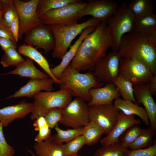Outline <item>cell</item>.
Wrapping results in <instances>:
<instances>
[{
	"mask_svg": "<svg viewBox=\"0 0 156 156\" xmlns=\"http://www.w3.org/2000/svg\"><path fill=\"white\" fill-rule=\"evenodd\" d=\"M18 51L20 54L35 62L49 77L53 79L54 83L59 84V81L54 77L51 72L48 61L36 48L25 44L19 47Z\"/></svg>",
	"mask_w": 156,
	"mask_h": 156,
	"instance_id": "7402d4cb",
	"label": "cell"
},
{
	"mask_svg": "<svg viewBox=\"0 0 156 156\" xmlns=\"http://www.w3.org/2000/svg\"><path fill=\"white\" fill-rule=\"evenodd\" d=\"M121 58L118 51H112L101 59L93 71L100 83L105 85L113 83L119 76Z\"/></svg>",
	"mask_w": 156,
	"mask_h": 156,
	"instance_id": "7c38bea8",
	"label": "cell"
},
{
	"mask_svg": "<svg viewBox=\"0 0 156 156\" xmlns=\"http://www.w3.org/2000/svg\"><path fill=\"white\" fill-rule=\"evenodd\" d=\"M135 19L129 4L123 3L106 20L112 38L113 51H118L123 36L132 31Z\"/></svg>",
	"mask_w": 156,
	"mask_h": 156,
	"instance_id": "5b68a950",
	"label": "cell"
},
{
	"mask_svg": "<svg viewBox=\"0 0 156 156\" xmlns=\"http://www.w3.org/2000/svg\"><path fill=\"white\" fill-rule=\"evenodd\" d=\"M136 104H142L148 115L150 127L156 130V104L148 89V83L133 87Z\"/></svg>",
	"mask_w": 156,
	"mask_h": 156,
	"instance_id": "9a60e30c",
	"label": "cell"
},
{
	"mask_svg": "<svg viewBox=\"0 0 156 156\" xmlns=\"http://www.w3.org/2000/svg\"><path fill=\"white\" fill-rule=\"evenodd\" d=\"M118 52L122 58L136 60L156 74V41L131 31L122 38Z\"/></svg>",
	"mask_w": 156,
	"mask_h": 156,
	"instance_id": "7a4b0ae2",
	"label": "cell"
},
{
	"mask_svg": "<svg viewBox=\"0 0 156 156\" xmlns=\"http://www.w3.org/2000/svg\"><path fill=\"white\" fill-rule=\"evenodd\" d=\"M89 107L82 99L76 97L62 109V118L60 123L68 127H83L90 122Z\"/></svg>",
	"mask_w": 156,
	"mask_h": 156,
	"instance_id": "52a82bcc",
	"label": "cell"
},
{
	"mask_svg": "<svg viewBox=\"0 0 156 156\" xmlns=\"http://www.w3.org/2000/svg\"><path fill=\"white\" fill-rule=\"evenodd\" d=\"M143 129L138 125L131 126L119 137L118 141L120 144L123 147L128 148L129 146L140 135Z\"/></svg>",
	"mask_w": 156,
	"mask_h": 156,
	"instance_id": "d6a6232c",
	"label": "cell"
},
{
	"mask_svg": "<svg viewBox=\"0 0 156 156\" xmlns=\"http://www.w3.org/2000/svg\"><path fill=\"white\" fill-rule=\"evenodd\" d=\"M119 112L113 103L92 106L89 107L90 121L100 127L107 136L117 123Z\"/></svg>",
	"mask_w": 156,
	"mask_h": 156,
	"instance_id": "8fae6325",
	"label": "cell"
},
{
	"mask_svg": "<svg viewBox=\"0 0 156 156\" xmlns=\"http://www.w3.org/2000/svg\"><path fill=\"white\" fill-rule=\"evenodd\" d=\"M54 82L51 78L44 79H30L21 88L13 94L6 99L21 97L33 98L41 91L50 92L54 90L53 84Z\"/></svg>",
	"mask_w": 156,
	"mask_h": 156,
	"instance_id": "2e32d148",
	"label": "cell"
},
{
	"mask_svg": "<svg viewBox=\"0 0 156 156\" xmlns=\"http://www.w3.org/2000/svg\"><path fill=\"white\" fill-rule=\"evenodd\" d=\"M32 109V103L25 100L0 109V122L3 127H6L14 120L25 118L31 113Z\"/></svg>",
	"mask_w": 156,
	"mask_h": 156,
	"instance_id": "e0dca14e",
	"label": "cell"
},
{
	"mask_svg": "<svg viewBox=\"0 0 156 156\" xmlns=\"http://www.w3.org/2000/svg\"><path fill=\"white\" fill-rule=\"evenodd\" d=\"M153 75L147 67L140 62L133 59L121 58L119 76L131 82L133 87L148 83Z\"/></svg>",
	"mask_w": 156,
	"mask_h": 156,
	"instance_id": "9c48e42d",
	"label": "cell"
},
{
	"mask_svg": "<svg viewBox=\"0 0 156 156\" xmlns=\"http://www.w3.org/2000/svg\"><path fill=\"white\" fill-rule=\"evenodd\" d=\"M3 8L1 16V22L9 27L12 20L18 15L16 7L13 0H2Z\"/></svg>",
	"mask_w": 156,
	"mask_h": 156,
	"instance_id": "d590c367",
	"label": "cell"
},
{
	"mask_svg": "<svg viewBox=\"0 0 156 156\" xmlns=\"http://www.w3.org/2000/svg\"><path fill=\"white\" fill-rule=\"evenodd\" d=\"M0 62L4 67L10 66H16L25 61L23 58L14 48H9L5 51Z\"/></svg>",
	"mask_w": 156,
	"mask_h": 156,
	"instance_id": "e575fe53",
	"label": "cell"
},
{
	"mask_svg": "<svg viewBox=\"0 0 156 156\" xmlns=\"http://www.w3.org/2000/svg\"><path fill=\"white\" fill-rule=\"evenodd\" d=\"M132 31L136 34L156 41V16L149 15L135 18Z\"/></svg>",
	"mask_w": 156,
	"mask_h": 156,
	"instance_id": "44dd1931",
	"label": "cell"
},
{
	"mask_svg": "<svg viewBox=\"0 0 156 156\" xmlns=\"http://www.w3.org/2000/svg\"><path fill=\"white\" fill-rule=\"evenodd\" d=\"M118 6L112 0H89L86 5L79 11L78 17L79 20L84 16L90 15L102 22L106 21Z\"/></svg>",
	"mask_w": 156,
	"mask_h": 156,
	"instance_id": "5bb4252c",
	"label": "cell"
},
{
	"mask_svg": "<svg viewBox=\"0 0 156 156\" xmlns=\"http://www.w3.org/2000/svg\"><path fill=\"white\" fill-rule=\"evenodd\" d=\"M156 134V131L150 126L147 129H144L142 133L128 148L131 150L143 149L151 146L153 143V138Z\"/></svg>",
	"mask_w": 156,
	"mask_h": 156,
	"instance_id": "83f0119b",
	"label": "cell"
},
{
	"mask_svg": "<svg viewBox=\"0 0 156 156\" xmlns=\"http://www.w3.org/2000/svg\"><path fill=\"white\" fill-rule=\"evenodd\" d=\"M141 122L135 118L134 115H127L120 111L118 120L114 127L107 136L100 139L102 146H107L118 141L120 136L129 127Z\"/></svg>",
	"mask_w": 156,
	"mask_h": 156,
	"instance_id": "ac0fdd59",
	"label": "cell"
},
{
	"mask_svg": "<svg viewBox=\"0 0 156 156\" xmlns=\"http://www.w3.org/2000/svg\"><path fill=\"white\" fill-rule=\"evenodd\" d=\"M68 156H82L78 154V153H77V154H75L73 155Z\"/></svg>",
	"mask_w": 156,
	"mask_h": 156,
	"instance_id": "7dc6e473",
	"label": "cell"
},
{
	"mask_svg": "<svg viewBox=\"0 0 156 156\" xmlns=\"http://www.w3.org/2000/svg\"><path fill=\"white\" fill-rule=\"evenodd\" d=\"M58 80L60 89H68L73 96L81 98L88 102L91 100L90 90L103 85L93 71L81 73L73 68L70 64L63 71Z\"/></svg>",
	"mask_w": 156,
	"mask_h": 156,
	"instance_id": "3957f363",
	"label": "cell"
},
{
	"mask_svg": "<svg viewBox=\"0 0 156 156\" xmlns=\"http://www.w3.org/2000/svg\"><path fill=\"white\" fill-rule=\"evenodd\" d=\"M85 145L83 135L66 143L62 146V151L64 156H68L78 153L79 150Z\"/></svg>",
	"mask_w": 156,
	"mask_h": 156,
	"instance_id": "8d00e7d4",
	"label": "cell"
},
{
	"mask_svg": "<svg viewBox=\"0 0 156 156\" xmlns=\"http://www.w3.org/2000/svg\"><path fill=\"white\" fill-rule=\"evenodd\" d=\"M111 35L106 22H102L80 44L70 64L79 72L93 71L101 59L112 46Z\"/></svg>",
	"mask_w": 156,
	"mask_h": 156,
	"instance_id": "6da1fadb",
	"label": "cell"
},
{
	"mask_svg": "<svg viewBox=\"0 0 156 156\" xmlns=\"http://www.w3.org/2000/svg\"><path fill=\"white\" fill-rule=\"evenodd\" d=\"M0 37L8 38L17 43L8 27L0 22Z\"/></svg>",
	"mask_w": 156,
	"mask_h": 156,
	"instance_id": "b9f144b4",
	"label": "cell"
},
{
	"mask_svg": "<svg viewBox=\"0 0 156 156\" xmlns=\"http://www.w3.org/2000/svg\"><path fill=\"white\" fill-rule=\"evenodd\" d=\"M113 83L117 88L122 99L130 100L136 104V101L133 94V87L131 82L118 76Z\"/></svg>",
	"mask_w": 156,
	"mask_h": 156,
	"instance_id": "f546056e",
	"label": "cell"
},
{
	"mask_svg": "<svg viewBox=\"0 0 156 156\" xmlns=\"http://www.w3.org/2000/svg\"><path fill=\"white\" fill-rule=\"evenodd\" d=\"M114 107L127 115H136L138 116L146 126L149 125V119L144 109L129 100L118 98L115 100Z\"/></svg>",
	"mask_w": 156,
	"mask_h": 156,
	"instance_id": "d4e9b609",
	"label": "cell"
},
{
	"mask_svg": "<svg viewBox=\"0 0 156 156\" xmlns=\"http://www.w3.org/2000/svg\"><path fill=\"white\" fill-rule=\"evenodd\" d=\"M33 126L38 134L34 138L36 142L46 140L51 136V131L44 116H40L34 120Z\"/></svg>",
	"mask_w": 156,
	"mask_h": 156,
	"instance_id": "836d02e7",
	"label": "cell"
},
{
	"mask_svg": "<svg viewBox=\"0 0 156 156\" xmlns=\"http://www.w3.org/2000/svg\"><path fill=\"white\" fill-rule=\"evenodd\" d=\"M63 145L56 142L51 136L44 141L36 142L33 148L37 156H64Z\"/></svg>",
	"mask_w": 156,
	"mask_h": 156,
	"instance_id": "cb8c5ba5",
	"label": "cell"
},
{
	"mask_svg": "<svg viewBox=\"0 0 156 156\" xmlns=\"http://www.w3.org/2000/svg\"><path fill=\"white\" fill-rule=\"evenodd\" d=\"M15 75L21 77L29 78L30 79H44L49 76L38 70L34 65L33 61L26 57L25 61L16 66L14 70L2 74L3 75Z\"/></svg>",
	"mask_w": 156,
	"mask_h": 156,
	"instance_id": "603a6c76",
	"label": "cell"
},
{
	"mask_svg": "<svg viewBox=\"0 0 156 156\" xmlns=\"http://www.w3.org/2000/svg\"><path fill=\"white\" fill-rule=\"evenodd\" d=\"M87 3L78 0L61 8L49 10L40 18L43 24L48 25L60 24L70 25L77 23L79 11Z\"/></svg>",
	"mask_w": 156,
	"mask_h": 156,
	"instance_id": "ba28073f",
	"label": "cell"
},
{
	"mask_svg": "<svg viewBox=\"0 0 156 156\" xmlns=\"http://www.w3.org/2000/svg\"><path fill=\"white\" fill-rule=\"evenodd\" d=\"M62 109L59 108H52L44 116L51 129L54 128L61 121L62 118Z\"/></svg>",
	"mask_w": 156,
	"mask_h": 156,
	"instance_id": "74e56055",
	"label": "cell"
},
{
	"mask_svg": "<svg viewBox=\"0 0 156 156\" xmlns=\"http://www.w3.org/2000/svg\"><path fill=\"white\" fill-rule=\"evenodd\" d=\"M96 27L91 26L84 29L78 39L74 44L70 46V49L64 55L60 63L57 66L51 68V71L52 75L56 79L58 80L63 71L70 64V62H71L75 57L82 42L88 35L95 30Z\"/></svg>",
	"mask_w": 156,
	"mask_h": 156,
	"instance_id": "ffe728a7",
	"label": "cell"
},
{
	"mask_svg": "<svg viewBox=\"0 0 156 156\" xmlns=\"http://www.w3.org/2000/svg\"><path fill=\"white\" fill-rule=\"evenodd\" d=\"M3 2L2 0H0V22H1V16L3 8Z\"/></svg>",
	"mask_w": 156,
	"mask_h": 156,
	"instance_id": "f6af8a7d",
	"label": "cell"
},
{
	"mask_svg": "<svg viewBox=\"0 0 156 156\" xmlns=\"http://www.w3.org/2000/svg\"><path fill=\"white\" fill-rule=\"evenodd\" d=\"M129 150L122 147L118 141L107 146H102L95 151L93 156H126Z\"/></svg>",
	"mask_w": 156,
	"mask_h": 156,
	"instance_id": "1f68e13d",
	"label": "cell"
},
{
	"mask_svg": "<svg viewBox=\"0 0 156 156\" xmlns=\"http://www.w3.org/2000/svg\"><path fill=\"white\" fill-rule=\"evenodd\" d=\"M126 156H156V143L147 148L130 150Z\"/></svg>",
	"mask_w": 156,
	"mask_h": 156,
	"instance_id": "ab89813d",
	"label": "cell"
},
{
	"mask_svg": "<svg viewBox=\"0 0 156 156\" xmlns=\"http://www.w3.org/2000/svg\"><path fill=\"white\" fill-rule=\"evenodd\" d=\"M129 5L135 18L153 13L154 6L151 0H132Z\"/></svg>",
	"mask_w": 156,
	"mask_h": 156,
	"instance_id": "484cf974",
	"label": "cell"
},
{
	"mask_svg": "<svg viewBox=\"0 0 156 156\" xmlns=\"http://www.w3.org/2000/svg\"><path fill=\"white\" fill-rule=\"evenodd\" d=\"M3 127L0 122V156H13L14 148L7 142L3 131Z\"/></svg>",
	"mask_w": 156,
	"mask_h": 156,
	"instance_id": "f35d334b",
	"label": "cell"
},
{
	"mask_svg": "<svg viewBox=\"0 0 156 156\" xmlns=\"http://www.w3.org/2000/svg\"><path fill=\"white\" fill-rule=\"evenodd\" d=\"M71 91L60 89L55 92H40L34 97V101L30 116L32 120L40 116H44L51 109L54 108L62 109L72 100Z\"/></svg>",
	"mask_w": 156,
	"mask_h": 156,
	"instance_id": "8992f818",
	"label": "cell"
},
{
	"mask_svg": "<svg viewBox=\"0 0 156 156\" xmlns=\"http://www.w3.org/2000/svg\"><path fill=\"white\" fill-rule=\"evenodd\" d=\"M78 0H39L37 11L40 18L48 11L57 9Z\"/></svg>",
	"mask_w": 156,
	"mask_h": 156,
	"instance_id": "4dcf8cb0",
	"label": "cell"
},
{
	"mask_svg": "<svg viewBox=\"0 0 156 156\" xmlns=\"http://www.w3.org/2000/svg\"><path fill=\"white\" fill-rule=\"evenodd\" d=\"M26 44L43 49L45 54L53 50L55 45L54 36L49 25L42 23L30 29L24 40Z\"/></svg>",
	"mask_w": 156,
	"mask_h": 156,
	"instance_id": "4fadbf2b",
	"label": "cell"
},
{
	"mask_svg": "<svg viewBox=\"0 0 156 156\" xmlns=\"http://www.w3.org/2000/svg\"><path fill=\"white\" fill-rule=\"evenodd\" d=\"M0 46L4 51L9 48L16 49L17 47V43L8 38L1 37H0Z\"/></svg>",
	"mask_w": 156,
	"mask_h": 156,
	"instance_id": "7bdbcfd3",
	"label": "cell"
},
{
	"mask_svg": "<svg viewBox=\"0 0 156 156\" xmlns=\"http://www.w3.org/2000/svg\"><path fill=\"white\" fill-rule=\"evenodd\" d=\"M91 100L88 102L89 107L113 103L114 100L120 97V94L113 83L105 85L103 87L92 88L89 91Z\"/></svg>",
	"mask_w": 156,
	"mask_h": 156,
	"instance_id": "d6986e66",
	"label": "cell"
},
{
	"mask_svg": "<svg viewBox=\"0 0 156 156\" xmlns=\"http://www.w3.org/2000/svg\"><path fill=\"white\" fill-rule=\"evenodd\" d=\"M104 134L103 129L95 123L90 121L83 127V134L85 145H92L100 140L102 135Z\"/></svg>",
	"mask_w": 156,
	"mask_h": 156,
	"instance_id": "4316f807",
	"label": "cell"
},
{
	"mask_svg": "<svg viewBox=\"0 0 156 156\" xmlns=\"http://www.w3.org/2000/svg\"><path fill=\"white\" fill-rule=\"evenodd\" d=\"M39 0H13L19 19L18 39H21L23 35L32 28L43 23L37 11Z\"/></svg>",
	"mask_w": 156,
	"mask_h": 156,
	"instance_id": "30bf717a",
	"label": "cell"
},
{
	"mask_svg": "<svg viewBox=\"0 0 156 156\" xmlns=\"http://www.w3.org/2000/svg\"><path fill=\"white\" fill-rule=\"evenodd\" d=\"M102 22L92 18L80 23L66 25L57 24L49 25L53 32L55 45L52 54L54 58L61 60L71 46L73 40L85 28L96 27Z\"/></svg>",
	"mask_w": 156,
	"mask_h": 156,
	"instance_id": "277c9868",
	"label": "cell"
},
{
	"mask_svg": "<svg viewBox=\"0 0 156 156\" xmlns=\"http://www.w3.org/2000/svg\"><path fill=\"white\" fill-rule=\"evenodd\" d=\"M54 128L56 133L52 137L56 142L60 144L67 142L82 135L83 131V127L63 130L60 128L57 125Z\"/></svg>",
	"mask_w": 156,
	"mask_h": 156,
	"instance_id": "f1b7e54d",
	"label": "cell"
},
{
	"mask_svg": "<svg viewBox=\"0 0 156 156\" xmlns=\"http://www.w3.org/2000/svg\"><path fill=\"white\" fill-rule=\"evenodd\" d=\"M148 83L150 92L152 95L155 94L156 92V74L153 75Z\"/></svg>",
	"mask_w": 156,
	"mask_h": 156,
	"instance_id": "ee69618b",
	"label": "cell"
},
{
	"mask_svg": "<svg viewBox=\"0 0 156 156\" xmlns=\"http://www.w3.org/2000/svg\"><path fill=\"white\" fill-rule=\"evenodd\" d=\"M8 28L14 36L16 41L17 42L18 40L19 31V22L18 15L12 20Z\"/></svg>",
	"mask_w": 156,
	"mask_h": 156,
	"instance_id": "60d3db41",
	"label": "cell"
},
{
	"mask_svg": "<svg viewBox=\"0 0 156 156\" xmlns=\"http://www.w3.org/2000/svg\"><path fill=\"white\" fill-rule=\"evenodd\" d=\"M27 150L32 155V156H37L35 153L33 152L30 150L27 149Z\"/></svg>",
	"mask_w": 156,
	"mask_h": 156,
	"instance_id": "bcb514c9",
	"label": "cell"
}]
</instances>
